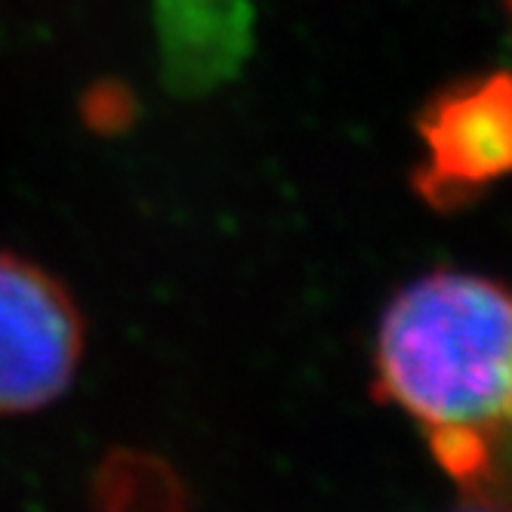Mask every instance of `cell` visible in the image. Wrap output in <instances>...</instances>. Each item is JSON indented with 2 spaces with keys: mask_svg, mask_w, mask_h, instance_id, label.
<instances>
[{
  "mask_svg": "<svg viewBox=\"0 0 512 512\" xmlns=\"http://www.w3.org/2000/svg\"><path fill=\"white\" fill-rule=\"evenodd\" d=\"M371 383L463 491L512 405V287L460 269L405 284L380 318Z\"/></svg>",
  "mask_w": 512,
  "mask_h": 512,
  "instance_id": "6da1fadb",
  "label": "cell"
},
{
  "mask_svg": "<svg viewBox=\"0 0 512 512\" xmlns=\"http://www.w3.org/2000/svg\"><path fill=\"white\" fill-rule=\"evenodd\" d=\"M420 161L411 189L438 213L479 204L512 179V71H472L435 90L414 121Z\"/></svg>",
  "mask_w": 512,
  "mask_h": 512,
  "instance_id": "7a4b0ae2",
  "label": "cell"
},
{
  "mask_svg": "<svg viewBox=\"0 0 512 512\" xmlns=\"http://www.w3.org/2000/svg\"><path fill=\"white\" fill-rule=\"evenodd\" d=\"M84 318L68 287L44 266L0 253V414L53 405L75 383Z\"/></svg>",
  "mask_w": 512,
  "mask_h": 512,
  "instance_id": "3957f363",
  "label": "cell"
},
{
  "mask_svg": "<svg viewBox=\"0 0 512 512\" xmlns=\"http://www.w3.org/2000/svg\"><path fill=\"white\" fill-rule=\"evenodd\" d=\"M158 31L173 84L204 90L244 62L253 34L247 0H155Z\"/></svg>",
  "mask_w": 512,
  "mask_h": 512,
  "instance_id": "277c9868",
  "label": "cell"
},
{
  "mask_svg": "<svg viewBox=\"0 0 512 512\" xmlns=\"http://www.w3.org/2000/svg\"><path fill=\"white\" fill-rule=\"evenodd\" d=\"M99 512H182V485L176 475L142 454H121L102 463L96 482Z\"/></svg>",
  "mask_w": 512,
  "mask_h": 512,
  "instance_id": "5b68a950",
  "label": "cell"
},
{
  "mask_svg": "<svg viewBox=\"0 0 512 512\" xmlns=\"http://www.w3.org/2000/svg\"><path fill=\"white\" fill-rule=\"evenodd\" d=\"M463 497L472 503H485L500 512H512V405L509 414L494 435V442L472 475V482L463 488Z\"/></svg>",
  "mask_w": 512,
  "mask_h": 512,
  "instance_id": "8992f818",
  "label": "cell"
},
{
  "mask_svg": "<svg viewBox=\"0 0 512 512\" xmlns=\"http://www.w3.org/2000/svg\"><path fill=\"white\" fill-rule=\"evenodd\" d=\"M460 512H500V509H491V506H485V503H472V500H466V506H463Z\"/></svg>",
  "mask_w": 512,
  "mask_h": 512,
  "instance_id": "52a82bcc",
  "label": "cell"
},
{
  "mask_svg": "<svg viewBox=\"0 0 512 512\" xmlns=\"http://www.w3.org/2000/svg\"><path fill=\"white\" fill-rule=\"evenodd\" d=\"M506 16H509V28H512V0H506Z\"/></svg>",
  "mask_w": 512,
  "mask_h": 512,
  "instance_id": "ba28073f",
  "label": "cell"
}]
</instances>
